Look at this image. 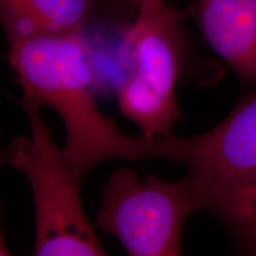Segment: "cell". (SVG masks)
<instances>
[{"mask_svg":"<svg viewBox=\"0 0 256 256\" xmlns=\"http://www.w3.org/2000/svg\"><path fill=\"white\" fill-rule=\"evenodd\" d=\"M8 62L23 101L58 113L66 136L63 154L82 179L106 160L158 158V138L127 136L98 108L95 66L83 31L16 42L10 44Z\"/></svg>","mask_w":256,"mask_h":256,"instance_id":"cell-1","label":"cell"},{"mask_svg":"<svg viewBox=\"0 0 256 256\" xmlns=\"http://www.w3.org/2000/svg\"><path fill=\"white\" fill-rule=\"evenodd\" d=\"M121 52L130 70L118 88L120 112L148 139L172 134L180 119L176 92L186 57L182 14L165 0H142Z\"/></svg>","mask_w":256,"mask_h":256,"instance_id":"cell-2","label":"cell"},{"mask_svg":"<svg viewBox=\"0 0 256 256\" xmlns=\"http://www.w3.org/2000/svg\"><path fill=\"white\" fill-rule=\"evenodd\" d=\"M31 124L28 138L8 146L10 165L30 183L34 204V255H106L86 216L81 200L83 179L70 168L63 150L42 119L40 106L23 101Z\"/></svg>","mask_w":256,"mask_h":256,"instance_id":"cell-3","label":"cell"},{"mask_svg":"<svg viewBox=\"0 0 256 256\" xmlns=\"http://www.w3.org/2000/svg\"><path fill=\"white\" fill-rule=\"evenodd\" d=\"M200 210L190 180H142L132 168L115 170L102 188L96 226L121 242L133 256L182 254L188 217Z\"/></svg>","mask_w":256,"mask_h":256,"instance_id":"cell-4","label":"cell"},{"mask_svg":"<svg viewBox=\"0 0 256 256\" xmlns=\"http://www.w3.org/2000/svg\"><path fill=\"white\" fill-rule=\"evenodd\" d=\"M159 158L188 166L194 185L256 168V92L240 101L222 122L194 136L159 138Z\"/></svg>","mask_w":256,"mask_h":256,"instance_id":"cell-5","label":"cell"},{"mask_svg":"<svg viewBox=\"0 0 256 256\" xmlns=\"http://www.w3.org/2000/svg\"><path fill=\"white\" fill-rule=\"evenodd\" d=\"M191 14L214 52L256 83V0H194Z\"/></svg>","mask_w":256,"mask_h":256,"instance_id":"cell-6","label":"cell"},{"mask_svg":"<svg viewBox=\"0 0 256 256\" xmlns=\"http://www.w3.org/2000/svg\"><path fill=\"white\" fill-rule=\"evenodd\" d=\"M96 0H0V24L8 43L82 32Z\"/></svg>","mask_w":256,"mask_h":256,"instance_id":"cell-7","label":"cell"},{"mask_svg":"<svg viewBox=\"0 0 256 256\" xmlns=\"http://www.w3.org/2000/svg\"><path fill=\"white\" fill-rule=\"evenodd\" d=\"M191 185L200 210L215 215L226 226L240 250L256 254V168Z\"/></svg>","mask_w":256,"mask_h":256,"instance_id":"cell-8","label":"cell"},{"mask_svg":"<svg viewBox=\"0 0 256 256\" xmlns=\"http://www.w3.org/2000/svg\"><path fill=\"white\" fill-rule=\"evenodd\" d=\"M5 164L10 165L8 147V148H2V147L0 146V165H5Z\"/></svg>","mask_w":256,"mask_h":256,"instance_id":"cell-9","label":"cell"},{"mask_svg":"<svg viewBox=\"0 0 256 256\" xmlns=\"http://www.w3.org/2000/svg\"><path fill=\"white\" fill-rule=\"evenodd\" d=\"M0 206H2V204H0ZM2 255H10V252L8 246H6L4 235H2V226H0V256Z\"/></svg>","mask_w":256,"mask_h":256,"instance_id":"cell-10","label":"cell"},{"mask_svg":"<svg viewBox=\"0 0 256 256\" xmlns=\"http://www.w3.org/2000/svg\"><path fill=\"white\" fill-rule=\"evenodd\" d=\"M133 2H136V4H139V2H142V0H133Z\"/></svg>","mask_w":256,"mask_h":256,"instance_id":"cell-11","label":"cell"}]
</instances>
